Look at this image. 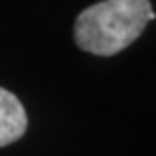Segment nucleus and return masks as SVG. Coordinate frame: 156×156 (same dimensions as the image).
Listing matches in <instances>:
<instances>
[{"label":"nucleus","mask_w":156,"mask_h":156,"mask_svg":"<svg viewBox=\"0 0 156 156\" xmlns=\"http://www.w3.org/2000/svg\"><path fill=\"white\" fill-rule=\"evenodd\" d=\"M154 18L150 0H101L77 14L73 37L81 51L112 57L132 45Z\"/></svg>","instance_id":"obj_1"},{"label":"nucleus","mask_w":156,"mask_h":156,"mask_svg":"<svg viewBox=\"0 0 156 156\" xmlns=\"http://www.w3.org/2000/svg\"><path fill=\"white\" fill-rule=\"evenodd\" d=\"M29 128L23 101L12 91L0 87V148L20 140Z\"/></svg>","instance_id":"obj_2"}]
</instances>
